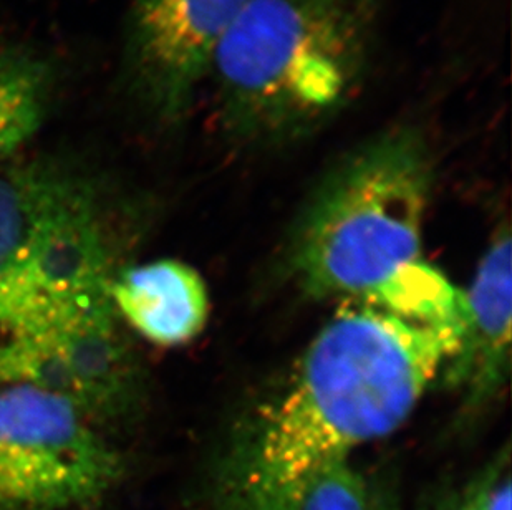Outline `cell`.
Listing matches in <instances>:
<instances>
[{"mask_svg": "<svg viewBox=\"0 0 512 510\" xmlns=\"http://www.w3.org/2000/svg\"><path fill=\"white\" fill-rule=\"evenodd\" d=\"M57 68L25 45H0V159L27 145L54 103Z\"/></svg>", "mask_w": 512, "mask_h": 510, "instance_id": "9", "label": "cell"}, {"mask_svg": "<svg viewBox=\"0 0 512 510\" xmlns=\"http://www.w3.org/2000/svg\"><path fill=\"white\" fill-rule=\"evenodd\" d=\"M112 299L118 315L161 347L191 342L208 322L206 282L181 260H156L123 270L113 279Z\"/></svg>", "mask_w": 512, "mask_h": 510, "instance_id": "8", "label": "cell"}, {"mask_svg": "<svg viewBox=\"0 0 512 510\" xmlns=\"http://www.w3.org/2000/svg\"><path fill=\"white\" fill-rule=\"evenodd\" d=\"M246 2L130 0L121 85L148 120L174 128L188 118Z\"/></svg>", "mask_w": 512, "mask_h": 510, "instance_id": "6", "label": "cell"}, {"mask_svg": "<svg viewBox=\"0 0 512 510\" xmlns=\"http://www.w3.org/2000/svg\"><path fill=\"white\" fill-rule=\"evenodd\" d=\"M423 510H483L479 502L478 489L473 481L468 486L463 487L461 491L451 492L448 496L441 497L433 502L431 506Z\"/></svg>", "mask_w": 512, "mask_h": 510, "instance_id": "11", "label": "cell"}, {"mask_svg": "<svg viewBox=\"0 0 512 510\" xmlns=\"http://www.w3.org/2000/svg\"><path fill=\"white\" fill-rule=\"evenodd\" d=\"M380 9V0H247L211 70L224 136L271 150L334 121L365 85Z\"/></svg>", "mask_w": 512, "mask_h": 510, "instance_id": "2", "label": "cell"}, {"mask_svg": "<svg viewBox=\"0 0 512 510\" xmlns=\"http://www.w3.org/2000/svg\"><path fill=\"white\" fill-rule=\"evenodd\" d=\"M103 189L67 156L0 173V361L105 270Z\"/></svg>", "mask_w": 512, "mask_h": 510, "instance_id": "4", "label": "cell"}, {"mask_svg": "<svg viewBox=\"0 0 512 510\" xmlns=\"http://www.w3.org/2000/svg\"><path fill=\"white\" fill-rule=\"evenodd\" d=\"M433 183V151L416 125L392 126L348 151L290 237L295 284L312 299L365 300L423 262Z\"/></svg>", "mask_w": 512, "mask_h": 510, "instance_id": "3", "label": "cell"}, {"mask_svg": "<svg viewBox=\"0 0 512 510\" xmlns=\"http://www.w3.org/2000/svg\"><path fill=\"white\" fill-rule=\"evenodd\" d=\"M466 305L348 300L289 380L249 416L219 467L213 510H297L312 477L395 433L455 355Z\"/></svg>", "mask_w": 512, "mask_h": 510, "instance_id": "1", "label": "cell"}, {"mask_svg": "<svg viewBox=\"0 0 512 510\" xmlns=\"http://www.w3.org/2000/svg\"><path fill=\"white\" fill-rule=\"evenodd\" d=\"M65 396L0 386V510L97 506L125 472L121 454Z\"/></svg>", "mask_w": 512, "mask_h": 510, "instance_id": "5", "label": "cell"}, {"mask_svg": "<svg viewBox=\"0 0 512 510\" xmlns=\"http://www.w3.org/2000/svg\"><path fill=\"white\" fill-rule=\"evenodd\" d=\"M297 510H403L397 494L350 459L330 462L317 472Z\"/></svg>", "mask_w": 512, "mask_h": 510, "instance_id": "10", "label": "cell"}, {"mask_svg": "<svg viewBox=\"0 0 512 510\" xmlns=\"http://www.w3.org/2000/svg\"><path fill=\"white\" fill-rule=\"evenodd\" d=\"M512 241L509 224L499 227L463 290L466 317L461 342L446 363L448 390L458 393L461 413L474 416L503 391L511 370Z\"/></svg>", "mask_w": 512, "mask_h": 510, "instance_id": "7", "label": "cell"}]
</instances>
